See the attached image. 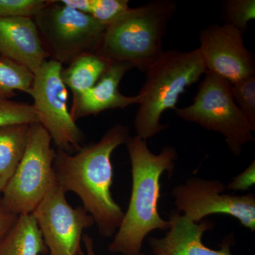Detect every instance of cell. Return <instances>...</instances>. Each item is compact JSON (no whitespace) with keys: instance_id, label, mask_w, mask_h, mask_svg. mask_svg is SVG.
<instances>
[{"instance_id":"cell-23","label":"cell","mask_w":255,"mask_h":255,"mask_svg":"<svg viewBox=\"0 0 255 255\" xmlns=\"http://www.w3.org/2000/svg\"><path fill=\"white\" fill-rule=\"evenodd\" d=\"M46 3V0H0V19L33 18Z\"/></svg>"},{"instance_id":"cell-14","label":"cell","mask_w":255,"mask_h":255,"mask_svg":"<svg viewBox=\"0 0 255 255\" xmlns=\"http://www.w3.org/2000/svg\"><path fill=\"white\" fill-rule=\"evenodd\" d=\"M132 67L129 64L113 62L100 80L90 90L73 100L70 114L75 122L78 119L96 116L102 112L127 108L139 103L138 95L127 97L119 91V84Z\"/></svg>"},{"instance_id":"cell-8","label":"cell","mask_w":255,"mask_h":255,"mask_svg":"<svg viewBox=\"0 0 255 255\" xmlns=\"http://www.w3.org/2000/svg\"><path fill=\"white\" fill-rule=\"evenodd\" d=\"M63 64L48 60L33 74L28 95L38 124L51 137L57 150L73 154L82 147L85 136L72 118L68 107V91L61 78Z\"/></svg>"},{"instance_id":"cell-12","label":"cell","mask_w":255,"mask_h":255,"mask_svg":"<svg viewBox=\"0 0 255 255\" xmlns=\"http://www.w3.org/2000/svg\"><path fill=\"white\" fill-rule=\"evenodd\" d=\"M169 228L161 238L149 237V246L153 255H233V238H226L221 249L213 250L203 243L206 231L214 228L212 221L203 220L193 222L178 211L169 215Z\"/></svg>"},{"instance_id":"cell-9","label":"cell","mask_w":255,"mask_h":255,"mask_svg":"<svg viewBox=\"0 0 255 255\" xmlns=\"http://www.w3.org/2000/svg\"><path fill=\"white\" fill-rule=\"evenodd\" d=\"M226 190V184L219 179L194 177L176 185L172 194L178 212L193 222H200L210 215H228L255 232L254 194L232 195Z\"/></svg>"},{"instance_id":"cell-6","label":"cell","mask_w":255,"mask_h":255,"mask_svg":"<svg viewBox=\"0 0 255 255\" xmlns=\"http://www.w3.org/2000/svg\"><path fill=\"white\" fill-rule=\"evenodd\" d=\"M33 18L47 53L63 65L83 53L97 52L107 27L58 1H46Z\"/></svg>"},{"instance_id":"cell-2","label":"cell","mask_w":255,"mask_h":255,"mask_svg":"<svg viewBox=\"0 0 255 255\" xmlns=\"http://www.w3.org/2000/svg\"><path fill=\"white\" fill-rule=\"evenodd\" d=\"M126 145L131 164V195L108 250L114 254L137 255L149 233L169 228V221H164L158 211L160 178L165 172L169 177L173 175L178 156L176 149L170 145L164 146L155 155L146 140L136 135L129 137Z\"/></svg>"},{"instance_id":"cell-5","label":"cell","mask_w":255,"mask_h":255,"mask_svg":"<svg viewBox=\"0 0 255 255\" xmlns=\"http://www.w3.org/2000/svg\"><path fill=\"white\" fill-rule=\"evenodd\" d=\"M174 111L183 120L221 133L234 155H241L244 145L255 141V128L235 102L231 84L208 70L192 105Z\"/></svg>"},{"instance_id":"cell-16","label":"cell","mask_w":255,"mask_h":255,"mask_svg":"<svg viewBox=\"0 0 255 255\" xmlns=\"http://www.w3.org/2000/svg\"><path fill=\"white\" fill-rule=\"evenodd\" d=\"M112 62L97 52L79 55L63 68L61 78L65 86L71 90L73 100L91 89L108 69Z\"/></svg>"},{"instance_id":"cell-27","label":"cell","mask_w":255,"mask_h":255,"mask_svg":"<svg viewBox=\"0 0 255 255\" xmlns=\"http://www.w3.org/2000/svg\"><path fill=\"white\" fill-rule=\"evenodd\" d=\"M137 255H145V254H143V253H140V254H138Z\"/></svg>"},{"instance_id":"cell-1","label":"cell","mask_w":255,"mask_h":255,"mask_svg":"<svg viewBox=\"0 0 255 255\" xmlns=\"http://www.w3.org/2000/svg\"><path fill=\"white\" fill-rule=\"evenodd\" d=\"M130 137L128 127L117 124L108 129L100 141L82 146L73 155L55 152L53 171L57 182L65 192L72 191L80 197L104 238L116 234L123 220L124 211L111 192L112 155Z\"/></svg>"},{"instance_id":"cell-13","label":"cell","mask_w":255,"mask_h":255,"mask_svg":"<svg viewBox=\"0 0 255 255\" xmlns=\"http://www.w3.org/2000/svg\"><path fill=\"white\" fill-rule=\"evenodd\" d=\"M0 56L16 62L35 74L49 57L33 18L0 19Z\"/></svg>"},{"instance_id":"cell-17","label":"cell","mask_w":255,"mask_h":255,"mask_svg":"<svg viewBox=\"0 0 255 255\" xmlns=\"http://www.w3.org/2000/svg\"><path fill=\"white\" fill-rule=\"evenodd\" d=\"M31 124L0 127V194L14 174L29 140Z\"/></svg>"},{"instance_id":"cell-3","label":"cell","mask_w":255,"mask_h":255,"mask_svg":"<svg viewBox=\"0 0 255 255\" xmlns=\"http://www.w3.org/2000/svg\"><path fill=\"white\" fill-rule=\"evenodd\" d=\"M177 9L172 0H154L130 8L106 28L97 53L145 73L164 52L162 40Z\"/></svg>"},{"instance_id":"cell-10","label":"cell","mask_w":255,"mask_h":255,"mask_svg":"<svg viewBox=\"0 0 255 255\" xmlns=\"http://www.w3.org/2000/svg\"><path fill=\"white\" fill-rule=\"evenodd\" d=\"M55 179L32 213L50 255H81L84 230L95 224L83 206L74 209Z\"/></svg>"},{"instance_id":"cell-18","label":"cell","mask_w":255,"mask_h":255,"mask_svg":"<svg viewBox=\"0 0 255 255\" xmlns=\"http://www.w3.org/2000/svg\"><path fill=\"white\" fill-rule=\"evenodd\" d=\"M33 74L16 62L0 56V100H9L20 91L28 94Z\"/></svg>"},{"instance_id":"cell-26","label":"cell","mask_w":255,"mask_h":255,"mask_svg":"<svg viewBox=\"0 0 255 255\" xmlns=\"http://www.w3.org/2000/svg\"><path fill=\"white\" fill-rule=\"evenodd\" d=\"M82 241H83L85 249H86V254L82 253L81 255H96L93 239L87 235H84L82 236Z\"/></svg>"},{"instance_id":"cell-15","label":"cell","mask_w":255,"mask_h":255,"mask_svg":"<svg viewBox=\"0 0 255 255\" xmlns=\"http://www.w3.org/2000/svg\"><path fill=\"white\" fill-rule=\"evenodd\" d=\"M45 251L46 245L32 214L18 216L0 240V255H39Z\"/></svg>"},{"instance_id":"cell-21","label":"cell","mask_w":255,"mask_h":255,"mask_svg":"<svg viewBox=\"0 0 255 255\" xmlns=\"http://www.w3.org/2000/svg\"><path fill=\"white\" fill-rule=\"evenodd\" d=\"M231 92L238 108L255 128V77L231 84Z\"/></svg>"},{"instance_id":"cell-11","label":"cell","mask_w":255,"mask_h":255,"mask_svg":"<svg viewBox=\"0 0 255 255\" xmlns=\"http://www.w3.org/2000/svg\"><path fill=\"white\" fill-rule=\"evenodd\" d=\"M201 58L206 70L231 84L255 76L254 55L247 49L243 33L231 25H209L199 33Z\"/></svg>"},{"instance_id":"cell-7","label":"cell","mask_w":255,"mask_h":255,"mask_svg":"<svg viewBox=\"0 0 255 255\" xmlns=\"http://www.w3.org/2000/svg\"><path fill=\"white\" fill-rule=\"evenodd\" d=\"M48 132L38 123L31 124L27 147L1 197V208L20 216L32 214L54 182L55 149Z\"/></svg>"},{"instance_id":"cell-24","label":"cell","mask_w":255,"mask_h":255,"mask_svg":"<svg viewBox=\"0 0 255 255\" xmlns=\"http://www.w3.org/2000/svg\"><path fill=\"white\" fill-rule=\"evenodd\" d=\"M255 183V161L253 160L243 172L233 178L226 185V189L231 191H247L254 186Z\"/></svg>"},{"instance_id":"cell-19","label":"cell","mask_w":255,"mask_h":255,"mask_svg":"<svg viewBox=\"0 0 255 255\" xmlns=\"http://www.w3.org/2000/svg\"><path fill=\"white\" fill-rule=\"evenodd\" d=\"M36 123H38V119L33 105L10 100H0V127Z\"/></svg>"},{"instance_id":"cell-25","label":"cell","mask_w":255,"mask_h":255,"mask_svg":"<svg viewBox=\"0 0 255 255\" xmlns=\"http://www.w3.org/2000/svg\"><path fill=\"white\" fill-rule=\"evenodd\" d=\"M18 216L10 214L0 208V240L8 232L17 219Z\"/></svg>"},{"instance_id":"cell-20","label":"cell","mask_w":255,"mask_h":255,"mask_svg":"<svg viewBox=\"0 0 255 255\" xmlns=\"http://www.w3.org/2000/svg\"><path fill=\"white\" fill-rule=\"evenodd\" d=\"M223 6L226 23L246 33L248 23L255 18V0H227Z\"/></svg>"},{"instance_id":"cell-4","label":"cell","mask_w":255,"mask_h":255,"mask_svg":"<svg viewBox=\"0 0 255 255\" xmlns=\"http://www.w3.org/2000/svg\"><path fill=\"white\" fill-rule=\"evenodd\" d=\"M206 69L199 49L164 50L145 72V81L137 94L139 107L134 127L136 136L147 140L168 128L160 124L167 110H175L179 97L200 80Z\"/></svg>"},{"instance_id":"cell-22","label":"cell","mask_w":255,"mask_h":255,"mask_svg":"<svg viewBox=\"0 0 255 255\" xmlns=\"http://www.w3.org/2000/svg\"><path fill=\"white\" fill-rule=\"evenodd\" d=\"M130 8L128 0H90L88 14L107 26Z\"/></svg>"},{"instance_id":"cell-28","label":"cell","mask_w":255,"mask_h":255,"mask_svg":"<svg viewBox=\"0 0 255 255\" xmlns=\"http://www.w3.org/2000/svg\"><path fill=\"white\" fill-rule=\"evenodd\" d=\"M1 207V197H0V208Z\"/></svg>"}]
</instances>
